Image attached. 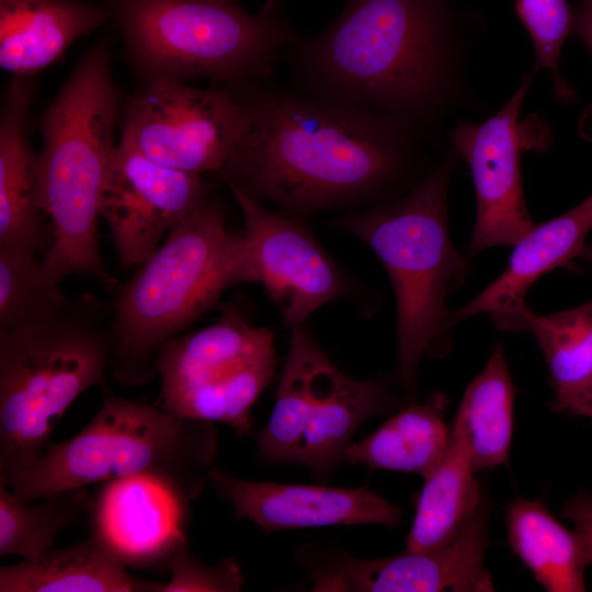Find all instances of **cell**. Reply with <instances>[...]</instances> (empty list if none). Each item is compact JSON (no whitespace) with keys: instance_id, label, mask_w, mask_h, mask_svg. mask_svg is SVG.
<instances>
[{"instance_id":"obj_1","label":"cell","mask_w":592,"mask_h":592,"mask_svg":"<svg viewBox=\"0 0 592 592\" xmlns=\"http://www.w3.org/2000/svg\"><path fill=\"white\" fill-rule=\"evenodd\" d=\"M230 88L251 121L223 167L227 184L292 215L385 202L426 171L413 129L374 111L287 90L266 79Z\"/></svg>"},{"instance_id":"obj_2","label":"cell","mask_w":592,"mask_h":592,"mask_svg":"<svg viewBox=\"0 0 592 592\" xmlns=\"http://www.w3.org/2000/svg\"><path fill=\"white\" fill-rule=\"evenodd\" d=\"M474 36L451 0H345L320 34L288 48L297 92L397 119L425 141L471 101Z\"/></svg>"},{"instance_id":"obj_3","label":"cell","mask_w":592,"mask_h":592,"mask_svg":"<svg viewBox=\"0 0 592 592\" xmlns=\"http://www.w3.org/2000/svg\"><path fill=\"white\" fill-rule=\"evenodd\" d=\"M118 103L110 41L104 38L82 56L42 116L36 178L39 205L54 232L42 260L58 283L78 274L96 278L111 292L117 288L103 264L98 226L116 148Z\"/></svg>"},{"instance_id":"obj_4","label":"cell","mask_w":592,"mask_h":592,"mask_svg":"<svg viewBox=\"0 0 592 592\" xmlns=\"http://www.w3.org/2000/svg\"><path fill=\"white\" fill-rule=\"evenodd\" d=\"M117 288L109 322L112 376L126 386L157 377L158 349L215 307L225 291L253 282L246 240L221 206L203 204Z\"/></svg>"},{"instance_id":"obj_5","label":"cell","mask_w":592,"mask_h":592,"mask_svg":"<svg viewBox=\"0 0 592 592\" xmlns=\"http://www.w3.org/2000/svg\"><path fill=\"white\" fill-rule=\"evenodd\" d=\"M459 156L449 146L405 193L338 218L380 259L396 296V378L413 391L424 354L446 351L454 327L446 306L469 273V257L452 241L447 193Z\"/></svg>"},{"instance_id":"obj_6","label":"cell","mask_w":592,"mask_h":592,"mask_svg":"<svg viewBox=\"0 0 592 592\" xmlns=\"http://www.w3.org/2000/svg\"><path fill=\"white\" fill-rule=\"evenodd\" d=\"M216 456L212 422L107 395L79 433L50 443L11 489L35 502L61 490L141 477L186 508L203 491Z\"/></svg>"},{"instance_id":"obj_7","label":"cell","mask_w":592,"mask_h":592,"mask_svg":"<svg viewBox=\"0 0 592 592\" xmlns=\"http://www.w3.org/2000/svg\"><path fill=\"white\" fill-rule=\"evenodd\" d=\"M92 296L0 332V481L12 488L39 459L61 415L109 369V322Z\"/></svg>"},{"instance_id":"obj_8","label":"cell","mask_w":592,"mask_h":592,"mask_svg":"<svg viewBox=\"0 0 592 592\" xmlns=\"http://www.w3.org/2000/svg\"><path fill=\"white\" fill-rule=\"evenodd\" d=\"M143 81L266 79L299 36L278 0L252 14L236 0H104Z\"/></svg>"},{"instance_id":"obj_9","label":"cell","mask_w":592,"mask_h":592,"mask_svg":"<svg viewBox=\"0 0 592 592\" xmlns=\"http://www.w3.org/2000/svg\"><path fill=\"white\" fill-rule=\"evenodd\" d=\"M392 406L382 383L349 377L308 330L294 327L275 405L258 435L260 456L266 463L305 466L325 478L345 457L360 425Z\"/></svg>"},{"instance_id":"obj_10","label":"cell","mask_w":592,"mask_h":592,"mask_svg":"<svg viewBox=\"0 0 592 592\" xmlns=\"http://www.w3.org/2000/svg\"><path fill=\"white\" fill-rule=\"evenodd\" d=\"M157 406L185 418L250 434L251 409L275 374L273 333L234 307L215 323L164 342L156 358Z\"/></svg>"},{"instance_id":"obj_11","label":"cell","mask_w":592,"mask_h":592,"mask_svg":"<svg viewBox=\"0 0 592 592\" xmlns=\"http://www.w3.org/2000/svg\"><path fill=\"white\" fill-rule=\"evenodd\" d=\"M122 118L121 140L155 162L195 174L221 170L251 121L230 88L198 89L175 79L143 81Z\"/></svg>"},{"instance_id":"obj_12","label":"cell","mask_w":592,"mask_h":592,"mask_svg":"<svg viewBox=\"0 0 592 592\" xmlns=\"http://www.w3.org/2000/svg\"><path fill=\"white\" fill-rule=\"evenodd\" d=\"M206 200L201 174L152 161L132 145H116L101 197L122 270L140 266L166 237Z\"/></svg>"},{"instance_id":"obj_13","label":"cell","mask_w":592,"mask_h":592,"mask_svg":"<svg viewBox=\"0 0 592 592\" xmlns=\"http://www.w3.org/2000/svg\"><path fill=\"white\" fill-rule=\"evenodd\" d=\"M537 70L521 83L491 117L481 123L458 121L447 132L451 147L467 163L477 201L475 227L466 254L496 246H513L535 223L527 209L521 178L519 116Z\"/></svg>"},{"instance_id":"obj_14","label":"cell","mask_w":592,"mask_h":592,"mask_svg":"<svg viewBox=\"0 0 592 592\" xmlns=\"http://www.w3.org/2000/svg\"><path fill=\"white\" fill-rule=\"evenodd\" d=\"M485 499L459 531L426 551L361 560L337 556L311 565L312 590L319 592H489L494 591L483 566L488 547Z\"/></svg>"},{"instance_id":"obj_15","label":"cell","mask_w":592,"mask_h":592,"mask_svg":"<svg viewBox=\"0 0 592 592\" xmlns=\"http://www.w3.org/2000/svg\"><path fill=\"white\" fill-rule=\"evenodd\" d=\"M228 186L242 213L253 282L280 305L287 327L300 326L319 307L345 295L341 271L303 224Z\"/></svg>"},{"instance_id":"obj_16","label":"cell","mask_w":592,"mask_h":592,"mask_svg":"<svg viewBox=\"0 0 592 592\" xmlns=\"http://www.w3.org/2000/svg\"><path fill=\"white\" fill-rule=\"evenodd\" d=\"M207 481L234 509V516L264 532L334 525L397 526L401 510L366 488L343 489L244 480L216 466Z\"/></svg>"},{"instance_id":"obj_17","label":"cell","mask_w":592,"mask_h":592,"mask_svg":"<svg viewBox=\"0 0 592 592\" xmlns=\"http://www.w3.org/2000/svg\"><path fill=\"white\" fill-rule=\"evenodd\" d=\"M592 230V194L568 212L534 224L514 244L504 271L467 305L452 310L455 323L487 314L502 331H525L528 289L546 273L579 258Z\"/></svg>"},{"instance_id":"obj_18","label":"cell","mask_w":592,"mask_h":592,"mask_svg":"<svg viewBox=\"0 0 592 592\" xmlns=\"http://www.w3.org/2000/svg\"><path fill=\"white\" fill-rule=\"evenodd\" d=\"M33 77H13L0 114V249L42 253L54 242L38 198L36 153L29 138Z\"/></svg>"},{"instance_id":"obj_19","label":"cell","mask_w":592,"mask_h":592,"mask_svg":"<svg viewBox=\"0 0 592 592\" xmlns=\"http://www.w3.org/2000/svg\"><path fill=\"white\" fill-rule=\"evenodd\" d=\"M184 506L153 481L127 478L104 485L92 510L94 531L103 535L128 566L168 562L185 548Z\"/></svg>"},{"instance_id":"obj_20","label":"cell","mask_w":592,"mask_h":592,"mask_svg":"<svg viewBox=\"0 0 592 592\" xmlns=\"http://www.w3.org/2000/svg\"><path fill=\"white\" fill-rule=\"evenodd\" d=\"M111 19L105 4L86 0H0V67L34 77Z\"/></svg>"},{"instance_id":"obj_21","label":"cell","mask_w":592,"mask_h":592,"mask_svg":"<svg viewBox=\"0 0 592 592\" xmlns=\"http://www.w3.org/2000/svg\"><path fill=\"white\" fill-rule=\"evenodd\" d=\"M122 554L99 532L35 560L0 568V592H162L166 582L128 572Z\"/></svg>"},{"instance_id":"obj_22","label":"cell","mask_w":592,"mask_h":592,"mask_svg":"<svg viewBox=\"0 0 592 592\" xmlns=\"http://www.w3.org/2000/svg\"><path fill=\"white\" fill-rule=\"evenodd\" d=\"M447 405V396L439 391L423 403L410 405L358 443H351L344 458L372 469L403 471L425 478L448 443L451 431L444 423Z\"/></svg>"},{"instance_id":"obj_23","label":"cell","mask_w":592,"mask_h":592,"mask_svg":"<svg viewBox=\"0 0 592 592\" xmlns=\"http://www.w3.org/2000/svg\"><path fill=\"white\" fill-rule=\"evenodd\" d=\"M468 442L453 425L446 449L424 478L407 550H431L451 539L483 499Z\"/></svg>"},{"instance_id":"obj_24","label":"cell","mask_w":592,"mask_h":592,"mask_svg":"<svg viewBox=\"0 0 592 592\" xmlns=\"http://www.w3.org/2000/svg\"><path fill=\"white\" fill-rule=\"evenodd\" d=\"M508 543L549 592L587 590V560L574 531L566 528L537 500L517 498L506 511Z\"/></svg>"},{"instance_id":"obj_25","label":"cell","mask_w":592,"mask_h":592,"mask_svg":"<svg viewBox=\"0 0 592 592\" xmlns=\"http://www.w3.org/2000/svg\"><path fill=\"white\" fill-rule=\"evenodd\" d=\"M514 387L505 353L497 344L466 387L454 420L466 437L475 471L504 465L513 433Z\"/></svg>"},{"instance_id":"obj_26","label":"cell","mask_w":592,"mask_h":592,"mask_svg":"<svg viewBox=\"0 0 592 592\" xmlns=\"http://www.w3.org/2000/svg\"><path fill=\"white\" fill-rule=\"evenodd\" d=\"M522 318L548 367L554 391L551 408L562 411L592 385V299L548 315H538L525 305Z\"/></svg>"},{"instance_id":"obj_27","label":"cell","mask_w":592,"mask_h":592,"mask_svg":"<svg viewBox=\"0 0 592 592\" xmlns=\"http://www.w3.org/2000/svg\"><path fill=\"white\" fill-rule=\"evenodd\" d=\"M24 502L0 481V556H20L35 560L55 547V538L65 527L92 512L94 500L86 488L50 493Z\"/></svg>"},{"instance_id":"obj_28","label":"cell","mask_w":592,"mask_h":592,"mask_svg":"<svg viewBox=\"0 0 592 592\" xmlns=\"http://www.w3.org/2000/svg\"><path fill=\"white\" fill-rule=\"evenodd\" d=\"M36 254L0 249V332L52 318L70 303Z\"/></svg>"},{"instance_id":"obj_29","label":"cell","mask_w":592,"mask_h":592,"mask_svg":"<svg viewBox=\"0 0 592 592\" xmlns=\"http://www.w3.org/2000/svg\"><path fill=\"white\" fill-rule=\"evenodd\" d=\"M515 11L526 29L535 54L534 68L548 71L554 93L571 101L574 92L560 71L561 50L572 34L574 12L567 0H514Z\"/></svg>"},{"instance_id":"obj_30","label":"cell","mask_w":592,"mask_h":592,"mask_svg":"<svg viewBox=\"0 0 592 592\" xmlns=\"http://www.w3.org/2000/svg\"><path fill=\"white\" fill-rule=\"evenodd\" d=\"M167 568L170 580L162 592H237L242 589L243 576L232 558L209 566L183 548L172 556Z\"/></svg>"},{"instance_id":"obj_31","label":"cell","mask_w":592,"mask_h":592,"mask_svg":"<svg viewBox=\"0 0 592 592\" xmlns=\"http://www.w3.org/2000/svg\"><path fill=\"white\" fill-rule=\"evenodd\" d=\"M562 516L569 520L578 535L588 565H592V496L578 491L562 504Z\"/></svg>"},{"instance_id":"obj_32","label":"cell","mask_w":592,"mask_h":592,"mask_svg":"<svg viewBox=\"0 0 592 592\" xmlns=\"http://www.w3.org/2000/svg\"><path fill=\"white\" fill-rule=\"evenodd\" d=\"M572 34L584 43L592 55V0H580L573 16Z\"/></svg>"},{"instance_id":"obj_33","label":"cell","mask_w":592,"mask_h":592,"mask_svg":"<svg viewBox=\"0 0 592 592\" xmlns=\"http://www.w3.org/2000/svg\"><path fill=\"white\" fill-rule=\"evenodd\" d=\"M562 411L583 415L592 420V385L572 399Z\"/></svg>"},{"instance_id":"obj_34","label":"cell","mask_w":592,"mask_h":592,"mask_svg":"<svg viewBox=\"0 0 592 592\" xmlns=\"http://www.w3.org/2000/svg\"><path fill=\"white\" fill-rule=\"evenodd\" d=\"M579 258L583 259L592 267V242L585 243Z\"/></svg>"}]
</instances>
